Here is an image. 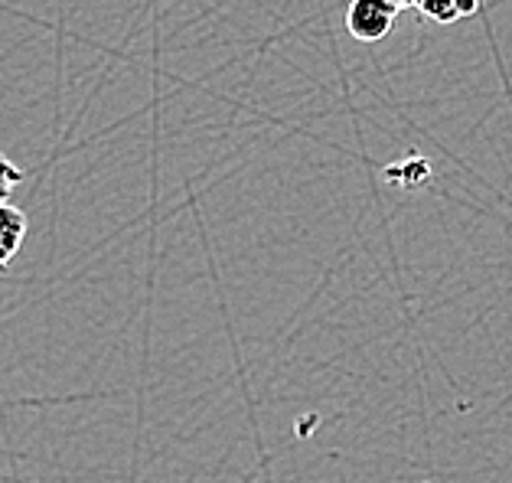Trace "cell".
<instances>
[{
	"instance_id": "obj_1",
	"label": "cell",
	"mask_w": 512,
	"mask_h": 483,
	"mask_svg": "<svg viewBox=\"0 0 512 483\" xmlns=\"http://www.w3.org/2000/svg\"><path fill=\"white\" fill-rule=\"evenodd\" d=\"M398 7L392 0H349L346 30L359 43H379L392 33Z\"/></svg>"
},
{
	"instance_id": "obj_3",
	"label": "cell",
	"mask_w": 512,
	"mask_h": 483,
	"mask_svg": "<svg viewBox=\"0 0 512 483\" xmlns=\"http://www.w3.org/2000/svg\"><path fill=\"white\" fill-rule=\"evenodd\" d=\"M392 4L402 10V7H415L418 14L431 17L437 23H454V20H464L460 14V0H392Z\"/></svg>"
},
{
	"instance_id": "obj_2",
	"label": "cell",
	"mask_w": 512,
	"mask_h": 483,
	"mask_svg": "<svg viewBox=\"0 0 512 483\" xmlns=\"http://www.w3.org/2000/svg\"><path fill=\"white\" fill-rule=\"evenodd\" d=\"M27 239V213L14 203H0V275L14 262Z\"/></svg>"
},
{
	"instance_id": "obj_4",
	"label": "cell",
	"mask_w": 512,
	"mask_h": 483,
	"mask_svg": "<svg viewBox=\"0 0 512 483\" xmlns=\"http://www.w3.org/2000/svg\"><path fill=\"white\" fill-rule=\"evenodd\" d=\"M20 183H23V170L7 154H0V203H10V196H14Z\"/></svg>"
}]
</instances>
